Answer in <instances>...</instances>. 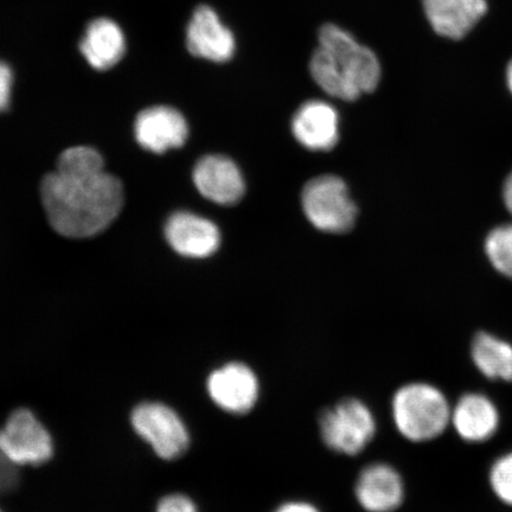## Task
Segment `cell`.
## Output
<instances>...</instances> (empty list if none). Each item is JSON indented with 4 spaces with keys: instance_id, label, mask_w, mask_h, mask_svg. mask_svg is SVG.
Returning <instances> with one entry per match:
<instances>
[{
    "instance_id": "6da1fadb",
    "label": "cell",
    "mask_w": 512,
    "mask_h": 512,
    "mask_svg": "<svg viewBox=\"0 0 512 512\" xmlns=\"http://www.w3.org/2000/svg\"><path fill=\"white\" fill-rule=\"evenodd\" d=\"M41 197L48 220L67 238H91L117 219L124 204L123 184L107 174L68 176L53 172L43 178Z\"/></svg>"
},
{
    "instance_id": "7a4b0ae2",
    "label": "cell",
    "mask_w": 512,
    "mask_h": 512,
    "mask_svg": "<svg viewBox=\"0 0 512 512\" xmlns=\"http://www.w3.org/2000/svg\"><path fill=\"white\" fill-rule=\"evenodd\" d=\"M319 47L313 51V80L335 98L352 101L373 92L381 79V64L370 48L334 23L318 31Z\"/></svg>"
},
{
    "instance_id": "3957f363",
    "label": "cell",
    "mask_w": 512,
    "mask_h": 512,
    "mask_svg": "<svg viewBox=\"0 0 512 512\" xmlns=\"http://www.w3.org/2000/svg\"><path fill=\"white\" fill-rule=\"evenodd\" d=\"M452 407L446 395L432 383L401 384L390 399V415L396 432L409 443L438 439L451 426Z\"/></svg>"
},
{
    "instance_id": "277c9868",
    "label": "cell",
    "mask_w": 512,
    "mask_h": 512,
    "mask_svg": "<svg viewBox=\"0 0 512 512\" xmlns=\"http://www.w3.org/2000/svg\"><path fill=\"white\" fill-rule=\"evenodd\" d=\"M317 428L320 440L330 452L354 458L373 444L379 424L366 401L348 396L320 412Z\"/></svg>"
},
{
    "instance_id": "5b68a950",
    "label": "cell",
    "mask_w": 512,
    "mask_h": 512,
    "mask_svg": "<svg viewBox=\"0 0 512 512\" xmlns=\"http://www.w3.org/2000/svg\"><path fill=\"white\" fill-rule=\"evenodd\" d=\"M303 209L309 221L326 233H345L354 226L357 208L347 184L336 176H320L305 185Z\"/></svg>"
},
{
    "instance_id": "8992f818",
    "label": "cell",
    "mask_w": 512,
    "mask_h": 512,
    "mask_svg": "<svg viewBox=\"0 0 512 512\" xmlns=\"http://www.w3.org/2000/svg\"><path fill=\"white\" fill-rule=\"evenodd\" d=\"M211 402L234 418L255 411L261 399V381L255 369L245 361L233 360L211 370L207 379Z\"/></svg>"
},
{
    "instance_id": "52a82bcc",
    "label": "cell",
    "mask_w": 512,
    "mask_h": 512,
    "mask_svg": "<svg viewBox=\"0 0 512 512\" xmlns=\"http://www.w3.org/2000/svg\"><path fill=\"white\" fill-rule=\"evenodd\" d=\"M134 430L159 458L175 460L190 447V433L181 416L163 403H142L132 413Z\"/></svg>"
},
{
    "instance_id": "ba28073f",
    "label": "cell",
    "mask_w": 512,
    "mask_h": 512,
    "mask_svg": "<svg viewBox=\"0 0 512 512\" xmlns=\"http://www.w3.org/2000/svg\"><path fill=\"white\" fill-rule=\"evenodd\" d=\"M53 450L49 432L29 409H17L0 430V451L18 467L47 463Z\"/></svg>"
},
{
    "instance_id": "9c48e42d",
    "label": "cell",
    "mask_w": 512,
    "mask_h": 512,
    "mask_svg": "<svg viewBox=\"0 0 512 512\" xmlns=\"http://www.w3.org/2000/svg\"><path fill=\"white\" fill-rule=\"evenodd\" d=\"M355 501L364 512H396L406 499V483L398 467L375 460L358 471L354 483Z\"/></svg>"
},
{
    "instance_id": "30bf717a",
    "label": "cell",
    "mask_w": 512,
    "mask_h": 512,
    "mask_svg": "<svg viewBox=\"0 0 512 512\" xmlns=\"http://www.w3.org/2000/svg\"><path fill=\"white\" fill-rule=\"evenodd\" d=\"M187 48L192 55L203 59L226 62L235 53L234 32L221 21L214 8L198 5L188 23Z\"/></svg>"
},
{
    "instance_id": "8fae6325",
    "label": "cell",
    "mask_w": 512,
    "mask_h": 512,
    "mask_svg": "<svg viewBox=\"0 0 512 512\" xmlns=\"http://www.w3.org/2000/svg\"><path fill=\"white\" fill-rule=\"evenodd\" d=\"M137 142L146 151L165 153L187 142L189 127L181 112L169 106H155L140 112L134 124Z\"/></svg>"
},
{
    "instance_id": "7c38bea8",
    "label": "cell",
    "mask_w": 512,
    "mask_h": 512,
    "mask_svg": "<svg viewBox=\"0 0 512 512\" xmlns=\"http://www.w3.org/2000/svg\"><path fill=\"white\" fill-rule=\"evenodd\" d=\"M192 178L203 197L221 206L238 203L246 191L238 165L223 156H206L198 160Z\"/></svg>"
},
{
    "instance_id": "4fadbf2b",
    "label": "cell",
    "mask_w": 512,
    "mask_h": 512,
    "mask_svg": "<svg viewBox=\"0 0 512 512\" xmlns=\"http://www.w3.org/2000/svg\"><path fill=\"white\" fill-rule=\"evenodd\" d=\"M165 238L178 254L196 259L213 255L221 242L215 223L188 211H178L169 217Z\"/></svg>"
},
{
    "instance_id": "5bb4252c",
    "label": "cell",
    "mask_w": 512,
    "mask_h": 512,
    "mask_svg": "<svg viewBox=\"0 0 512 512\" xmlns=\"http://www.w3.org/2000/svg\"><path fill=\"white\" fill-rule=\"evenodd\" d=\"M292 133L307 150L330 151L339 139L338 113L328 102H305L294 114Z\"/></svg>"
},
{
    "instance_id": "9a60e30c",
    "label": "cell",
    "mask_w": 512,
    "mask_h": 512,
    "mask_svg": "<svg viewBox=\"0 0 512 512\" xmlns=\"http://www.w3.org/2000/svg\"><path fill=\"white\" fill-rule=\"evenodd\" d=\"M428 22L437 34L462 40L488 11L486 0H422Z\"/></svg>"
},
{
    "instance_id": "2e32d148",
    "label": "cell",
    "mask_w": 512,
    "mask_h": 512,
    "mask_svg": "<svg viewBox=\"0 0 512 512\" xmlns=\"http://www.w3.org/2000/svg\"><path fill=\"white\" fill-rule=\"evenodd\" d=\"M451 425L467 443H484L494 437L498 430L499 412L488 396L465 394L452 407Z\"/></svg>"
},
{
    "instance_id": "e0dca14e",
    "label": "cell",
    "mask_w": 512,
    "mask_h": 512,
    "mask_svg": "<svg viewBox=\"0 0 512 512\" xmlns=\"http://www.w3.org/2000/svg\"><path fill=\"white\" fill-rule=\"evenodd\" d=\"M80 50L93 68L110 69L124 57V31L111 18H94L87 24L85 35L81 37Z\"/></svg>"
},
{
    "instance_id": "ac0fdd59",
    "label": "cell",
    "mask_w": 512,
    "mask_h": 512,
    "mask_svg": "<svg viewBox=\"0 0 512 512\" xmlns=\"http://www.w3.org/2000/svg\"><path fill=\"white\" fill-rule=\"evenodd\" d=\"M476 368L492 381H512V345L488 332H479L471 347Z\"/></svg>"
},
{
    "instance_id": "d6986e66",
    "label": "cell",
    "mask_w": 512,
    "mask_h": 512,
    "mask_svg": "<svg viewBox=\"0 0 512 512\" xmlns=\"http://www.w3.org/2000/svg\"><path fill=\"white\" fill-rule=\"evenodd\" d=\"M56 171L68 176H89L104 172L105 164L100 153L92 147L75 146L62 153Z\"/></svg>"
},
{
    "instance_id": "ffe728a7",
    "label": "cell",
    "mask_w": 512,
    "mask_h": 512,
    "mask_svg": "<svg viewBox=\"0 0 512 512\" xmlns=\"http://www.w3.org/2000/svg\"><path fill=\"white\" fill-rule=\"evenodd\" d=\"M485 253L497 272L512 279V223L491 230L485 240Z\"/></svg>"
},
{
    "instance_id": "44dd1931",
    "label": "cell",
    "mask_w": 512,
    "mask_h": 512,
    "mask_svg": "<svg viewBox=\"0 0 512 512\" xmlns=\"http://www.w3.org/2000/svg\"><path fill=\"white\" fill-rule=\"evenodd\" d=\"M489 478L492 491L499 501L512 507V452L496 460Z\"/></svg>"
},
{
    "instance_id": "7402d4cb",
    "label": "cell",
    "mask_w": 512,
    "mask_h": 512,
    "mask_svg": "<svg viewBox=\"0 0 512 512\" xmlns=\"http://www.w3.org/2000/svg\"><path fill=\"white\" fill-rule=\"evenodd\" d=\"M19 467L0 451V497L10 494L19 484Z\"/></svg>"
},
{
    "instance_id": "603a6c76",
    "label": "cell",
    "mask_w": 512,
    "mask_h": 512,
    "mask_svg": "<svg viewBox=\"0 0 512 512\" xmlns=\"http://www.w3.org/2000/svg\"><path fill=\"white\" fill-rule=\"evenodd\" d=\"M156 512H200L190 497L183 494L166 496L158 503Z\"/></svg>"
},
{
    "instance_id": "cb8c5ba5",
    "label": "cell",
    "mask_w": 512,
    "mask_h": 512,
    "mask_svg": "<svg viewBox=\"0 0 512 512\" xmlns=\"http://www.w3.org/2000/svg\"><path fill=\"white\" fill-rule=\"evenodd\" d=\"M12 81H14V74L11 67L8 63L0 61V112L9 107Z\"/></svg>"
},
{
    "instance_id": "d4e9b609",
    "label": "cell",
    "mask_w": 512,
    "mask_h": 512,
    "mask_svg": "<svg viewBox=\"0 0 512 512\" xmlns=\"http://www.w3.org/2000/svg\"><path fill=\"white\" fill-rule=\"evenodd\" d=\"M271 512H323L316 503L305 498H288L275 505Z\"/></svg>"
},
{
    "instance_id": "484cf974",
    "label": "cell",
    "mask_w": 512,
    "mask_h": 512,
    "mask_svg": "<svg viewBox=\"0 0 512 512\" xmlns=\"http://www.w3.org/2000/svg\"><path fill=\"white\" fill-rule=\"evenodd\" d=\"M503 200L505 207H507L509 213L512 215V171L508 178L505 179L503 187Z\"/></svg>"
},
{
    "instance_id": "4316f807",
    "label": "cell",
    "mask_w": 512,
    "mask_h": 512,
    "mask_svg": "<svg viewBox=\"0 0 512 512\" xmlns=\"http://www.w3.org/2000/svg\"><path fill=\"white\" fill-rule=\"evenodd\" d=\"M507 85L510 93L512 94V60L508 64L507 68Z\"/></svg>"
}]
</instances>
